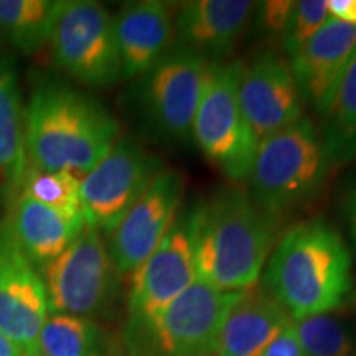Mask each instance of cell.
<instances>
[{
  "label": "cell",
  "instance_id": "obj_1",
  "mask_svg": "<svg viewBox=\"0 0 356 356\" xmlns=\"http://www.w3.org/2000/svg\"><path fill=\"white\" fill-rule=\"evenodd\" d=\"M119 140V124L99 102L65 84L42 83L25 108L30 167L81 178Z\"/></svg>",
  "mask_w": 356,
  "mask_h": 356
},
{
  "label": "cell",
  "instance_id": "obj_2",
  "mask_svg": "<svg viewBox=\"0 0 356 356\" xmlns=\"http://www.w3.org/2000/svg\"><path fill=\"white\" fill-rule=\"evenodd\" d=\"M190 213L198 279L225 292L256 286L270 251L274 226L251 195L221 188Z\"/></svg>",
  "mask_w": 356,
  "mask_h": 356
},
{
  "label": "cell",
  "instance_id": "obj_3",
  "mask_svg": "<svg viewBox=\"0 0 356 356\" xmlns=\"http://www.w3.org/2000/svg\"><path fill=\"white\" fill-rule=\"evenodd\" d=\"M293 320L330 314L353 292L350 251L325 221L293 226L269 257L266 286Z\"/></svg>",
  "mask_w": 356,
  "mask_h": 356
},
{
  "label": "cell",
  "instance_id": "obj_4",
  "mask_svg": "<svg viewBox=\"0 0 356 356\" xmlns=\"http://www.w3.org/2000/svg\"><path fill=\"white\" fill-rule=\"evenodd\" d=\"M330 165L322 136L304 115L257 147L252 200L269 216L291 211L318 193Z\"/></svg>",
  "mask_w": 356,
  "mask_h": 356
},
{
  "label": "cell",
  "instance_id": "obj_5",
  "mask_svg": "<svg viewBox=\"0 0 356 356\" xmlns=\"http://www.w3.org/2000/svg\"><path fill=\"white\" fill-rule=\"evenodd\" d=\"M241 68V61H211L191 126L204 157L231 180L249 178L259 147L239 106Z\"/></svg>",
  "mask_w": 356,
  "mask_h": 356
},
{
  "label": "cell",
  "instance_id": "obj_6",
  "mask_svg": "<svg viewBox=\"0 0 356 356\" xmlns=\"http://www.w3.org/2000/svg\"><path fill=\"white\" fill-rule=\"evenodd\" d=\"M241 292L220 291L197 279L129 340L144 356H215L222 322Z\"/></svg>",
  "mask_w": 356,
  "mask_h": 356
},
{
  "label": "cell",
  "instance_id": "obj_7",
  "mask_svg": "<svg viewBox=\"0 0 356 356\" xmlns=\"http://www.w3.org/2000/svg\"><path fill=\"white\" fill-rule=\"evenodd\" d=\"M60 70L91 88H109L122 78L114 17L91 0L60 2L48 38Z\"/></svg>",
  "mask_w": 356,
  "mask_h": 356
},
{
  "label": "cell",
  "instance_id": "obj_8",
  "mask_svg": "<svg viewBox=\"0 0 356 356\" xmlns=\"http://www.w3.org/2000/svg\"><path fill=\"white\" fill-rule=\"evenodd\" d=\"M42 269L53 314L92 320L104 314L114 299L119 274L104 234L95 228L86 226L60 256Z\"/></svg>",
  "mask_w": 356,
  "mask_h": 356
},
{
  "label": "cell",
  "instance_id": "obj_9",
  "mask_svg": "<svg viewBox=\"0 0 356 356\" xmlns=\"http://www.w3.org/2000/svg\"><path fill=\"white\" fill-rule=\"evenodd\" d=\"M162 162L131 139H119L104 159L79 178L81 215L89 228L111 234L136 204Z\"/></svg>",
  "mask_w": 356,
  "mask_h": 356
},
{
  "label": "cell",
  "instance_id": "obj_10",
  "mask_svg": "<svg viewBox=\"0 0 356 356\" xmlns=\"http://www.w3.org/2000/svg\"><path fill=\"white\" fill-rule=\"evenodd\" d=\"M131 275L127 300L129 335L157 318L198 279L191 213L177 218L159 248Z\"/></svg>",
  "mask_w": 356,
  "mask_h": 356
},
{
  "label": "cell",
  "instance_id": "obj_11",
  "mask_svg": "<svg viewBox=\"0 0 356 356\" xmlns=\"http://www.w3.org/2000/svg\"><path fill=\"white\" fill-rule=\"evenodd\" d=\"M211 61L177 48L145 73L142 101L150 122L170 139L191 134Z\"/></svg>",
  "mask_w": 356,
  "mask_h": 356
},
{
  "label": "cell",
  "instance_id": "obj_12",
  "mask_svg": "<svg viewBox=\"0 0 356 356\" xmlns=\"http://www.w3.org/2000/svg\"><path fill=\"white\" fill-rule=\"evenodd\" d=\"M50 315L43 279L13 238L6 218L0 221V333L25 353L37 350Z\"/></svg>",
  "mask_w": 356,
  "mask_h": 356
},
{
  "label": "cell",
  "instance_id": "obj_13",
  "mask_svg": "<svg viewBox=\"0 0 356 356\" xmlns=\"http://www.w3.org/2000/svg\"><path fill=\"white\" fill-rule=\"evenodd\" d=\"M184 198V181L162 170L111 233L109 254L119 275L132 274L175 225Z\"/></svg>",
  "mask_w": 356,
  "mask_h": 356
},
{
  "label": "cell",
  "instance_id": "obj_14",
  "mask_svg": "<svg viewBox=\"0 0 356 356\" xmlns=\"http://www.w3.org/2000/svg\"><path fill=\"white\" fill-rule=\"evenodd\" d=\"M238 97L259 144L304 118V99L291 65L275 53H262L249 65L243 63Z\"/></svg>",
  "mask_w": 356,
  "mask_h": 356
},
{
  "label": "cell",
  "instance_id": "obj_15",
  "mask_svg": "<svg viewBox=\"0 0 356 356\" xmlns=\"http://www.w3.org/2000/svg\"><path fill=\"white\" fill-rule=\"evenodd\" d=\"M356 51V26L330 17L309 42L289 56L304 102L322 114Z\"/></svg>",
  "mask_w": 356,
  "mask_h": 356
},
{
  "label": "cell",
  "instance_id": "obj_16",
  "mask_svg": "<svg viewBox=\"0 0 356 356\" xmlns=\"http://www.w3.org/2000/svg\"><path fill=\"white\" fill-rule=\"evenodd\" d=\"M256 2L249 0H193L178 8L173 29L185 50L204 60L226 56L246 29Z\"/></svg>",
  "mask_w": 356,
  "mask_h": 356
},
{
  "label": "cell",
  "instance_id": "obj_17",
  "mask_svg": "<svg viewBox=\"0 0 356 356\" xmlns=\"http://www.w3.org/2000/svg\"><path fill=\"white\" fill-rule=\"evenodd\" d=\"M291 322L286 307L264 286L256 284L243 291L229 309L215 356H262Z\"/></svg>",
  "mask_w": 356,
  "mask_h": 356
},
{
  "label": "cell",
  "instance_id": "obj_18",
  "mask_svg": "<svg viewBox=\"0 0 356 356\" xmlns=\"http://www.w3.org/2000/svg\"><path fill=\"white\" fill-rule=\"evenodd\" d=\"M114 33L122 78L149 73L167 55L175 33L170 8L155 0L129 3L114 19Z\"/></svg>",
  "mask_w": 356,
  "mask_h": 356
},
{
  "label": "cell",
  "instance_id": "obj_19",
  "mask_svg": "<svg viewBox=\"0 0 356 356\" xmlns=\"http://www.w3.org/2000/svg\"><path fill=\"white\" fill-rule=\"evenodd\" d=\"M6 220L19 248L37 269L60 256L86 228L81 213L60 211L26 195L13 200Z\"/></svg>",
  "mask_w": 356,
  "mask_h": 356
},
{
  "label": "cell",
  "instance_id": "obj_20",
  "mask_svg": "<svg viewBox=\"0 0 356 356\" xmlns=\"http://www.w3.org/2000/svg\"><path fill=\"white\" fill-rule=\"evenodd\" d=\"M26 165L25 108L19 74L12 60L0 55V207L19 195Z\"/></svg>",
  "mask_w": 356,
  "mask_h": 356
},
{
  "label": "cell",
  "instance_id": "obj_21",
  "mask_svg": "<svg viewBox=\"0 0 356 356\" xmlns=\"http://www.w3.org/2000/svg\"><path fill=\"white\" fill-rule=\"evenodd\" d=\"M322 140L333 163L356 159V51L322 111Z\"/></svg>",
  "mask_w": 356,
  "mask_h": 356
},
{
  "label": "cell",
  "instance_id": "obj_22",
  "mask_svg": "<svg viewBox=\"0 0 356 356\" xmlns=\"http://www.w3.org/2000/svg\"><path fill=\"white\" fill-rule=\"evenodd\" d=\"M60 2L0 0V37L25 55L48 44Z\"/></svg>",
  "mask_w": 356,
  "mask_h": 356
},
{
  "label": "cell",
  "instance_id": "obj_23",
  "mask_svg": "<svg viewBox=\"0 0 356 356\" xmlns=\"http://www.w3.org/2000/svg\"><path fill=\"white\" fill-rule=\"evenodd\" d=\"M37 350L47 356H106V335L91 318L50 314Z\"/></svg>",
  "mask_w": 356,
  "mask_h": 356
},
{
  "label": "cell",
  "instance_id": "obj_24",
  "mask_svg": "<svg viewBox=\"0 0 356 356\" xmlns=\"http://www.w3.org/2000/svg\"><path fill=\"white\" fill-rule=\"evenodd\" d=\"M302 356H351L353 340L348 330L332 314L292 318Z\"/></svg>",
  "mask_w": 356,
  "mask_h": 356
},
{
  "label": "cell",
  "instance_id": "obj_25",
  "mask_svg": "<svg viewBox=\"0 0 356 356\" xmlns=\"http://www.w3.org/2000/svg\"><path fill=\"white\" fill-rule=\"evenodd\" d=\"M19 195H26L60 211L81 213L79 178L70 172H47L26 165Z\"/></svg>",
  "mask_w": 356,
  "mask_h": 356
},
{
  "label": "cell",
  "instance_id": "obj_26",
  "mask_svg": "<svg viewBox=\"0 0 356 356\" xmlns=\"http://www.w3.org/2000/svg\"><path fill=\"white\" fill-rule=\"evenodd\" d=\"M328 19L330 13L327 8V0H300L293 3L286 32L280 40L287 56H292L302 44L309 42Z\"/></svg>",
  "mask_w": 356,
  "mask_h": 356
},
{
  "label": "cell",
  "instance_id": "obj_27",
  "mask_svg": "<svg viewBox=\"0 0 356 356\" xmlns=\"http://www.w3.org/2000/svg\"><path fill=\"white\" fill-rule=\"evenodd\" d=\"M293 3L296 2L292 0H269V2L259 3L257 24H259L261 33H264L267 38L282 40Z\"/></svg>",
  "mask_w": 356,
  "mask_h": 356
},
{
  "label": "cell",
  "instance_id": "obj_28",
  "mask_svg": "<svg viewBox=\"0 0 356 356\" xmlns=\"http://www.w3.org/2000/svg\"><path fill=\"white\" fill-rule=\"evenodd\" d=\"M262 356H302V350L292 322L286 330L275 338L273 343L267 346Z\"/></svg>",
  "mask_w": 356,
  "mask_h": 356
},
{
  "label": "cell",
  "instance_id": "obj_29",
  "mask_svg": "<svg viewBox=\"0 0 356 356\" xmlns=\"http://www.w3.org/2000/svg\"><path fill=\"white\" fill-rule=\"evenodd\" d=\"M327 8L333 19L356 26V0H328Z\"/></svg>",
  "mask_w": 356,
  "mask_h": 356
},
{
  "label": "cell",
  "instance_id": "obj_30",
  "mask_svg": "<svg viewBox=\"0 0 356 356\" xmlns=\"http://www.w3.org/2000/svg\"><path fill=\"white\" fill-rule=\"evenodd\" d=\"M0 356H25V351L15 341L0 333Z\"/></svg>",
  "mask_w": 356,
  "mask_h": 356
},
{
  "label": "cell",
  "instance_id": "obj_31",
  "mask_svg": "<svg viewBox=\"0 0 356 356\" xmlns=\"http://www.w3.org/2000/svg\"><path fill=\"white\" fill-rule=\"evenodd\" d=\"M25 356H47V355H43L40 350H33V351H29V353H25Z\"/></svg>",
  "mask_w": 356,
  "mask_h": 356
},
{
  "label": "cell",
  "instance_id": "obj_32",
  "mask_svg": "<svg viewBox=\"0 0 356 356\" xmlns=\"http://www.w3.org/2000/svg\"><path fill=\"white\" fill-rule=\"evenodd\" d=\"M353 228H355V234H356V202H355V208H353Z\"/></svg>",
  "mask_w": 356,
  "mask_h": 356
}]
</instances>
